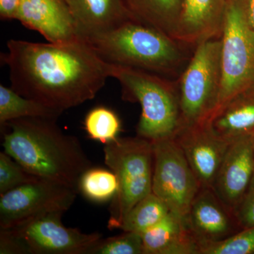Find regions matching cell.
Segmentation results:
<instances>
[{"label":"cell","mask_w":254,"mask_h":254,"mask_svg":"<svg viewBox=\"0 0 254 254\" xmlns=\"http://www.w3.org/2000/svg\"><path fill=\"white\" fill-rule=\"evenodd\" d=\"M1 56L11 88L63 114L93 99L110 78L109 63L81 38L64 43L10 40Z\"/></svg>","instance_id":"cell-1"},{"label":"cell","mask_w":254,"mask_h":254,"mask_svg":"<svg viewBox=\"0 0 254 254\" xmlns=\"http://www.w3.org/2000/svg\"><path fill=\"white\" fill-rule=\"evenodd\" d=\"M1 127L6 128L4 151L28 173L78 190L80 178L93 163L78 138L65 133L57 120L20 118Z\"/></svg>","instance_id":"cell-2"},{"label":"cell","mask_w":254,"mask_h":254,"mask_svg":"<svg viewBox=\"0 0 254 254\" xmlns=\"http://www.w3.org/2000/svg\"><path fill=\"white\" fill-rule=\"evenodd\" d=\"M106 63L177 80L194 48L135 19L87 41Z\"/></svg>","instance_id":"cell-3"},{"label":"cell","mask_w":254,"mask_h":254,"mask_svg":"<svg viewBox=\"0 0 254 254\" xmlns=\"http://www.w3.org/2000/svg\"><path fill=\"white\" fill-rule=\"evenodd\" d=\"M109 71L121 86L123 100L141 105L137 136L150 141L174 138L182 128L177 80L111 64Z\"/></svg>","instance_id":"cell-4"},{"label":"cell","mask_w":254,"mask_h":254,"mask_svg":"<svg viewBox=\"0 0 254 254\" xmlns=\"http://www.w3.org/2000/svg\"><path fill=\"white\" fill-rule=\"evenodd\" d=\"M105 163L116 175L118 190L110 203L108 228L119 229L140 200L152 193V141L138 136L120 138L105 144Z\"/></svg>","instance_id":"cell-5"},{"label":"cell","mask_w":254,"mask_h":254,"mask_svg":"<svg viewBox=\"0 0 254 254\" xmlns=\"http://www.w3.org/2000/svg\"><path fill=\"white\" fill-rule=\"evenodd\" d=\"M177 82L182 127L203 123L218 105L222 82L220 38L195 46Z\"/></svg>","instance_id":"cell-6"},{"label":"cell","mask_w":254,"mask_h":254,"mask_svg":"<svg viewBox=\"0 0 254 254\" xmlns=\"http://www.w3.org/2000/svg\"><path fill=\"white\" fill-rule=\"evenodd\" d=\"M248 6L249 0H228L227 3L220 36L222 82L216 108L254 86V30Z\"/></svg>","instance_id":"cell-7"},{"label":"cell","mask_w":254,"mask_h":254,"mask_svg":"<svg viewBox=\"0 0 254 254\" xmlns=\"http://www.w3.org/2000/svg\"><path fill=\"white\" fill-rule=\"evenodd\" d=\"M153 175L152 192L171 213L186 218L200 186L180 145L174 138L152 141Z\"/></svg>","instance_id":"cell-8"},{"label":"cell","mask_w":254,"mask_h":254,"mask_svg":"<svg viewBox=\"0 0 254 254\" xmlns=\"http://www.w3.org/2000/svg\"><path fill=\"white\" fill-rule=\"evenodd\" d=\"M78 190L62 184L39 179L0 195V228L21 226L72 206Z\"/></svg>","instance_id":"cell-9"},{"label":"cell","mask_w":254,"mask_h":254,"mask_svg":"<svg viewBox=\"0 0 254 254\" xmlns=\"http://www.w3.org/2000/svg\"><path fill=\"white\" fill-rule=\"evenodd\" d=\"M63 214L50 213L9 229L22 239L29 254H86L103 235L65 227L62 222Z\"/></svg>","instance_id":"cell-10"},{"label":"cell","mask_w":254,"mask_h":254,"mask_svg":"<svg viewBox=\"0 0 254 254\" xmlns=\"http://www.w3.org/2000/svg\"><path fill=\"white\" fill-rule=\"evenodd\" d=\"M185 219L200 246L226 240L243 229L212 187L200 188Z\"/></svg>","instance_id":"cell-11"},{"label":"cell","mask_w":254,"mask_h":254,"mask_svg":"<svg viewBox=\"0 0 254 254\" xmlns=\"http://www.w3.org/2000/svg\"><path fill=\"white\" fill-rule=\"evenodd\" d=\"M254 174L252 134L230 143L212 188L223 203L235 212L248 190Z\"/></svg>","instance_id":"cell-12"},{"label":"cell","mask_w":254,"mask_h":254,"mask_svg":"<svg viewBox=\"0 0 254 254\" xmlns=\"http://www.w3.org/2000/svg\"><path fill=\"white\" fill-rule=\"evenodd\" d=\"M201 187H213L231 142L218 138L204 124L184 127L174 137Z\"/></svg>","instance_id":"cell-13"},{"label":"cell","mask_w":254,"mask_h":254,"mask_svg":"<svg viewBox=\"0 0 254 254\" xmlns=\"http://www.w3.org/2000/svg\"><path fill=\"white\" fill-rule=\"evenodd\" d=\"M16 19L41 33L50 43H64L80 38L65 0H22Z\"/></svg>","instance_id":"cell-14"},{"label":"cell","mask_w":254,"mask_h":254,"mask_svg":"<svg viewBox=\"0 0 254 254\" xmlns=\"http://www.w3.org/2000/svg\"><path fill=\"white\" fill-rule=\"evenodd\" d=\"M228 0H182L176 39L194 48L220 38Z\"/></svg>","instance_id":"cell-15"},{"label":"cell","mask_w":254,"mask_h":254,"mask_svg":"<svg viewBox=\"0 0 254 254\" xmlns=\"http://www.w3.org/2000/svg\"><path fill=\"white\" fill-rule=\"evenodd\" d=\"M80 38L89 41L134 19L123 0H65Z\"/></svg>","instance_id":"cell-16"},{"label":"cell","mask_w":254,"mask_h":254,"mask_svg":"<svg viewBox=\"0 0 254 254\" xmlns=\"http://www.w3.org/2000/svg\"><path fill=\"white\" fill-rule=\"evenodd\" d=\"M218 138L232 142L254 133V86L237 93L203 122Z\"/></svg>","instance_id":"cell-17"},{"label":"cell","mask_w":254,"mask_h":254,"mask_svg":"<svg viewBox=\"0 0 254 254\" xmlns=\"http://www.w3.org/2000/svg\"><path fill=\"white\" fill-rule=\"evenodd\" d=\"M144 254H200V244L186 219L170 213L141 234Z\"/></svg>","instance_id":"cell-18"},{"label":"cell","mask_w":254,"mask_h":254,"mask_svg":"<svg viewBox=\"0 0 254 254\" xmlns=\"http://www.w3.org/2000/svg\"><path fill=\"white\" fill-rule=\"evenodd\" d=\"M132 17L176 38L182 0H123Z\"/></svg>","instance_id":"cell-19"},{"label":"cell","mask_w":254,"mask_h":254,"mask_svg":"<svg viewBox=\"0 0 254 254\" xmlns=\"http://www.w3.org/2000/svg\"><path fill=\"white\" fill-rule=\"evenodd\" d=\"M62 113L47 108L35 100L25 98L12 88L0 86V125L26 118L58 119Z\"/></svg>","instance_id":"cell-20"},{"label":"cell","mask_w":254,"mask_h":254,"mask_svg":"<svg viewBox=\"0 0 254 254\" xmlns=\"http://www.w3.org/2000/svg\"><path fill=\"white\" fill-rule=\"evenodd\" d=\"M170 213L166 204L152 192L131 209L119 229L141 235L163 220Z\"/></svg>","instance_id":"cell-21"},{"label":"cell","mask_w":254,"mask_h":254,"mask_svg":"<svg viewBox=\"0 0 254 254\" xmlns=\"http://www.w3.org/2000/svg\"><path fill=\"white\" fill-rule=\"evenodd\" d=\"M118 190V179L113 171L93 167L82 175L78 183V190L95 202L112 200Z\"/></svg>","instance_id":"cell-22"},{"label":"cell","mask_w":254,"mask_h":254,"mask_svg":"<svg viewBox=\"0 0 254 254\" xmlns=\"http://www.w3.org/2000/svg\"><path fill=\"white\" fill-rule=\"evenodd\" d=\"M84 127L90 138L106 144L118 138L122 125L113 110L98 106L87 114Z\"/></svg>","instance_id":"cell-23"},{"label":"cell","mask_w":254,"mask_h":254,"mask_svg":"<svg viewBox=\"0 0 254 254\" xmlns=\"http://www.w3.org/2000/svg\"><path fill=\"white\" fill-rule=\"evenodd\" d=\"M200 254H254V226L220 242L202 244Z\"/></svg>","instance_id":"cell-24"},{"label":"cell","mask_w":254,"mask_h":254,"mask_svg":"<svg viewBox=\"0 0 254 254\" xmlns=\"http://www.w3.org/2000/svg\"><path fill=\"white\" fill-rule=\"evenodd\" d=\"M86 254H144L140 234L125 232L118 236L101 239Z\"/></svg>","instance_id":"cell-25"},{"label":"cell","mask_w":254,"mask_h":254,"mask_svg":"<svg viewBox=\"0 0 254 254\" xmlns=\"http://www.w3.org/2000/svg\"><path fill=\"white\" fill-rule=\"evenodd\" d=\"M39 179L4 151L0 153V195Z\"/></svg>","instance_id":"cell-26"},{"label":"cell","mask_w":254,"mask_h":254,"mask_svg":"<svg viewBox=\"0 0 254 254\" xmlns=\"http://www.w3.org/2000/svg\"><path fill=\"white\" fill-rule=\"evenodd\" d=\"M235 213L242 228L254 226V174L248 190Z\"/></svg>","instance_id":"cell-27"},{"label":"cell","mask_w":254,"mask_h":254,"mask_svg":"<svg viewBox=\"0 0 254 254\" xmlns=\"http://www.w3.org/2000/svg\"><path fill=\"white\" fill-rule=\"evenodd\" d=\"M0 254H29V251L14 230L0 228Z\"/></svg>","instance_id":"cell-28"},{"label":"cell","mask_w":254,"mask_h":254,"mask_svg":"<svg viewBox=\"0 0 254 254\" xmlns=\"http://www.w3.org/2000/svg\"><path fill=\"white\" fill-rule=\"evenodd\" d=\"M22 0H0V15L3 19H16Z\"/></svg>","instance_id":"cell-29"},{"label":"cell","mask_w":254,"mask_h":254,"mask_svg":"<svg viewBox=\"0 0 254 254\" xmlns=\"http://www.w3.org/2000/svg\"><path fill=\"white\" fill-rule=\"evenodd\" d=\"M248 15L251 25L254 30V0H249Z\"/></svg>","instance_id":"cell-30"},{"label":"cell","mask_w":254,"mask_h":254,"mask_svg":"<svg viewBox=\"0 0 254 254\" xmlns=\"http://www.w3.org/2000/svg\"><path fill=\"white\" fill-rule=\"evenodd\" d=\"M253 144H254V133L253 134Z\"/></svg>","instance_id":"cell-31"}]
</instances>
